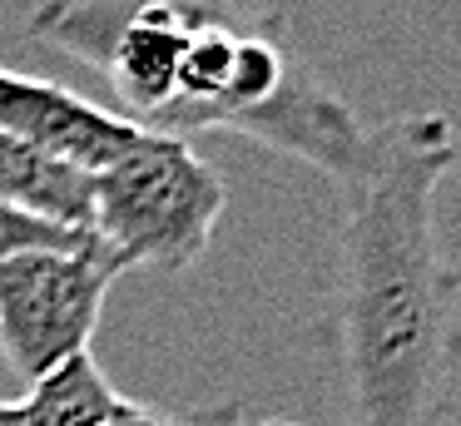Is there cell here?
<instances>
[{
    "mask_svg": "<svg viewBox=\"0 0 461 426\" xmlns=\"http://www.w3.org/2000/svg\"><path fill=\"white\" fill-rule=\"evenodd\" d=\"M456 164L441 109L372 124L357 174L338 184V332L348 426H447L456 376V263L437 194Z\"/></svg>",
    "mask_w": 461,
    "mask_h": 426,
    "instance_id": "cell-1",
    "label": "cell"
},
{
    "mask_svg": "<svg viewBox=\"0 0 461 426\" xmlns=\"http://www.w3.org/2000/svg\"><path fill=\"white\" fill-rule=\"evenodd\" d=\"M229 188L213 164L174 134H140L90 174V243L120 273L130 267H189L213 243Z\"/></svg>",
    "mask_w": 461,
    "mask_h": 426,
    "instance_id": "cell-2",
    "label": "cell"
},
{
    "mask_svg": "<svg viewBox=\"0 0 461 426\" xmlns=\"http://www.w3.org/2000/svg\"><path fill=\"white\" fill-rule=\"evenodd\" d=\"M120 267L85 238L80 248L0 258V352L15 376L41 382L70 357L90 352Z\"/></svg>",
    "mask_w": 461,
    "mask_h": 426,
    "instance_id": "cell-3",
    "label": "cell"
},
{
    "mask_svg": "<svg viewBox=\"0 0 461 426\" xmlns=\"http://www.w3.org/2000/svg\"><path fill=\"white\" fill-rule=\"evenodd\" d=\"M0 134L25 139L85 174H100L140 129L55 79H35L0 65Z\"/></svg>",
    "mask_w": 461,
    "mask_h": 426,
    "instance_id": "cell-4",
    "label": "cell"
},
{
    "mask_svg": "<svg viewBox=\"0 0 461 426\" xmlns=\"http://www.w3.org/2000/svg\"><path fill=\"white\" fill-rule=\"evenodd\" d=\"M0 208L85 233L90 228V174L15 134H0Z\"/></svg>",
    "mask_w": 461,
    "mask_h": 426,
    "instance_id": "cell-5",
    "label": "cell"
},
{
    "mask_svg": "<svg viewBox=\"0 0 461 426\" xmlns=\"http://www.w3.org/2000/svg\"><path fill=\"white\" fill-rule=\"evenodd\" d=\"M114 402H120V392L100 372V362L90 352H80L65 367L45 372L41 382H31V392L21 396V421L25 426H104Z\"/></svg>",
    "mask_w": 461,
    "mask_h": 426,
    "instance_id": "cell-6",
    "label": "cell"
},
{
    "mask_svg": "<svg viewBox=\"0 0 461 426\" xmlns=\"http://www.w3.org/2000/svg\"><path fill=\"white\" fill-rule=\"evenodd\" d=\"M90 233H70V228L41 223V218H25L15 208H0V258L15 253H41V248H80Z\"/></svg>",
    "mask_w": 461,
    "mask_h": 426,
    "instance_id": "cell-7",
    "label": "cell"
},
{
    "mask_svg": "<svg viewBox=\"0 0 461 426\" xmlns=\"http://www.w3.org/2000/svg\"><path fill=\"white\" fill-rule=\"evenodd\" d=\"M189 426H298L288 416H253L243 402H213V406H194L184 412Z\"/></svg>",
    "mask_w": 461,
    "mask_h": 426,
    "instance_id": "cell-8",
    "label": "cell"
},
{
    "mask_svg": "<svg viewBox=\"0 0 461 426\" xmlns=\"http://www.w3.org/2000/svg\"><path fill=\"white\" fill-rule=\"evenodd\" d=\"M104 426H189V421H184V416L154 412V406L134 402V396H120V402H114V412L104 416Z\"/></svg>",
    "mask_w": 461,
    "mask_h": 426,
    "instance_id": "cell-9",
    "label": "cell"
},
{
    "mask_svg": "<svg viewBox=\"0 0 461 426\" xmlns=\"http://www.w3.org/2000/svg\"><path fill=\"white\" fill-rule=\"evenodd\" d=\"M0 426H25L21 421V402H0Z\"/></svg>",
    "mask_w": 461,
    "mask_h": 426,
    "instance_id": "cell-10",
    "label": "cell"
}]
</instances>
